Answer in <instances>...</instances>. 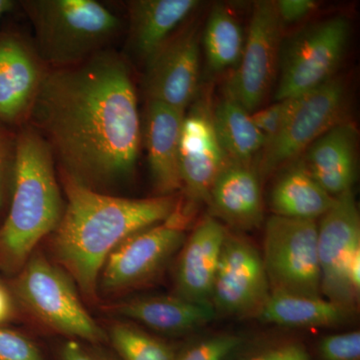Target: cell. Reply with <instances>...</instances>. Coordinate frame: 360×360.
Listing matches in <instances>:
<instances>
[{"instance_id": "cell-13", "label": "cell", "mask_w": 360, "mask_h": 360, "mask_svg": "<svg viewBox=\"0 0 360 360\" xmlns=\"http://www.w3.org/2000/svg\"><path fill=\"white\" fill-rule=\"evenodd\" d=\"M213 108L205 96L189 106L180 135L181 189L191 203L208 202L210 191L222 168L229 162L220 146Z\"/></svg>"}, {"instance_id": "cell-17", "label": "cell", "mask_w": 360, "mask_h": 360, "mask_svg": "<svg viewBox=\"0 0 360 360\" xmlns=\"http://www.w3.org/2000/svg\"><path fill=\"white\" fill-rule=\"evenodd\" d=\"M212 217L238 231H250L264 221L259 175L252 165L229 162L210 191Z\"/></svg>"}, {"instance_id": "cell-4", "label": "cell", "mask_w": 360, "mask_h": 360, "mask_svg": "<svg viewBox=\"0 0 360 360\" xmlns=\"http://www.w3.org/2000/svg\"><path fill=\"white\" fill-rule=\"evenodd\" d=\"M8 286L18 309L45 330L89 345L108 341L84 309L75 281L42 253L33 252Z\"/></svg>"}, {"instance_id": "cell-5", "label": "cell", "mask_w": 360, "mask_h": 360, "mask_svg": "<svg viewBox=\"0 0 360 360\" xmlns=\"http://www.w3.org/2000/svg\"><path fill=\"white\" fill-rule=\"evenodd\" d=\"M32 20L37 54L54 68L77 65L103 51L120 30L115 14L94 0L23 2Z\"/></svg>"}, {"instance_id": "cell-8", "label": "cell", "mask_w": 360, "mask_h": 360, "mask_svg": "<svg viewBox=\"0 0 360 360\" xmlns=\"http://www.w3.org/2000/svg\"><path fill=\"white\" fill-rule=\"evenodd\" d=\"M317 231L316 220L269 217L262 257L270 292L322 296Z\"/></svg>"}, {"instance_id": "cell-27", "label": "cell", "mask_w": 360, "mask_h": 360, "mask_svg": "<svg viewBox=\"0 0 360 360\" xmlns=\"http://www.w3.org/2000/svg\"><path fill=\"white\" fill-rule=\"evenodd\" d=\"M245 338L236 333L205 336L177 352L174 360H229L240 352Z\"/></svg>"}, {"instance_id": "cell-35", "label": "cell", "mask_w": 360, "mask_h": 360, "mask_svg": "<svg viewBox=\"0 0 360 360\" xmlns=\"http://www.w3.org/2000/svg\"><path fill=\"white\" fill-rule=\"evenodd\" d=\"M18 309L8 285L0 281V326H6L18 315Z\"/></svg>"}, {"instance_id": "cell-24", "label": "cell", "mask_w": 360, "mask_h": 360, "mask_svg": "<svg viewBox=\"0 0 360 360\" xmlns=\"http://www.w3.org/2000/svg\"><path fill=\"white\" fill-rule=\"evenodd\" d=\"M212 113L215 132L227 160L251 165L252 158L264 148L266 139L255 127L250 113L227 96Z\"/></svg>"}, {"instance_id": "cell-1", "label": "cell", "mask_w": 360, "mask_h": 360, "mask_svg": "<svg viewBox=\"0 0 360 360\" xmlns=\"http://www.w3.org/2000/svg\"><path fill=\"white\" fill-rule=\"evenodd\" d=\"M28 118L63 175L78 184L103 193L134 174L141 118L129 68L115 52L45 70Z\"/></svg>"}, {"instance_id": "cell-11", "label": "cell", "mask_w": 360, "mask_h": 360, "mask_svg": "<svg viewBox=\"0 0 360 360\" xmlns=\"http://www.w3.org/2000/svg\"><path fill=\"white\" fill-rule=\"evenodd\" d=\"M283 27L276 1L255 2L243 54L225 94L248 112L257 110L274 84Z\"/></svg>"}, {"instance_id": "cell-30", "label": "cell", "mask_w": 360, "mask_h": 360, "mask_svg": "<svg viewBox=\"0 0 360 360\" xmlns=\"http://www.w3.org/2000/svg\"><path fill=\"white\" fill-rule=\"evenodd\" d=\"M0 360H46L39 345L25 333L0 326Z\"/></svg>"}, {"instance_id": "cell-28", "label": "cell", "mask_w": 360, "mask_h": 360, "mask_svg": "<svg viewBox=\"0 0 360 360\" xmlns=\"http://www.w3.org/2000/svg\"><path fill=\"white\" fill-rule=\"evenodd\" d=\"M240 352L229 360H312L307 347L295 340L271 341Z\"/></svg>"}, {"instance_id": "cell-16", "label": "cell", "mask_w": 360, "mask_h": 360, "mask_svg": "<svg viewBox=\"0 0 360 360\" xmlns=\"http://www.w3.org/2000/svg\"><path fill=\"white\" fill-rule=\"evenodd\" d=\"M44 73L41 58L25 40L0 37V122L18 124L30 117Z\"/></svg>"}, {"instance_id": "cell-19", "label": "cell", "mask_w": 360, "mask_h": 360, "mask_svg": "<svg viewBox=\"0 0 360 360\" xmlns=\"http://www.w3.org/2000/svg\"><path fill=\"white\" fill-rule=\"evenodd\" d=\"M356 134L350 123H338L317 139L300 160L333 198L352 189L356 179Z\"/></svg>"}, {"instance_id": "cell-32", "label": "cell", "mask_w": 360, "mask_h": 360, "mask_svg": "<svg viewBox=\"0 0 360 360\" xmlns=\"http://www.w3.org/2000/svg\"><path fill=\"white\" fill-rule=\"evenodd\" d=\"M292 99L276 101L269 108L250 113L251 120L257 129L264 135L267 142L272 141L281 131L291 108Z\"/></svg>"}, {"instance_id": "cell-15", "label": "cell", "mask_w": 360, "mask_h": 360, "mask_svg": "<svg viewBox=\"0 0 360 360\" xmlns=\"http://www.w3.org/2000/svg\"><path fill=\"white\" fill-rule=\"evenodd\" d=\"M227 231L212 215H206L196 225L179 250L175 295L198 304L212 305L213 283Z\"/></svg>"}, {"instance_id": "cell-18", "label": "cell", "mask_w": 360, "mask_h": 360, "mask_svg": "<svg viewBox=\"0 0 360 360\" xmlns=\"http://www.w3.org/2000/svg\"><path fill=\"white\" fill-rule=\"evenodd\" d=\"M186 111L148 101L144 142L151 179L160 196L174 195L182 187L180 175V135Z\"/></svg>"}, {"instance_id": "cell-25", "label": "cell", "mask_w": 360, "mask_h": 360, "mask_svg": "<svg viewBox=\"0 0 360 360\" xmlns=\"http://www.w3.org/2000/svg\"><path fill=\"white\" fill-rule=\"evenodd\" d=\"M245 41L241 26L231 11L224 4L213 7L203 32V47L210 70L220 72L238 66Z\"/></svg>"}, {"instance_id": "cell-22", "label": "cell", "mask_w": 360, "mask_h": 360, "mask_svg": "<svg viewBox=\"0 0 360 360\" xmlns=\"http://www.w3.org/2000/svg\"><path fill=\"white\" fill-rule=\"evenodd\" d=\"M355 314L356 309L330 302L323 296L307 297L270 292L257 317L265 323L284 328H326L348 323Z\"/></svg>"}, {"instance_id": "cell-3", "label": "cell", "mask_w": 360, "mask_h": 360, "mask_svg": "<svg viewBox=\"0 0 360 360\" xmlns=\"http://www.w3.org/2000/svg\"><path fill=\"white\" fill-rule=\"evenodd\" d=\"M54 165L51 148L37 130L26 127L16 134L11 208L0 227V269L6 274H18L63 217Z\"/></svg>"}, {"instance_id": "cell-31", "label": "cell", "mask_w": 360, "mask_h": 360, "mask_svg": "<svg viewBox=\"0 0 360 360\" xmlns=\"http://www.w3.org/2000/svg\"><path fill=\"white\" fill-rule=\"evenodd\" d=\"M16 161V135L0 122V210L13 191Z\"/></svg>"}, {"instance_id": "cell-9", "label": "cell", "mask_w": 360, "mask_h": 360, "mask_svg": "<svg viewBox=\"0 0 360 360\" xmlns=\"http://www.w3.org/2000/svg\"><path fill=\"white\" fill-rule=\"evenodd\" d=\"M179 208L165 222L136 232L116 246L104 262L97 290L117 295L158 276L186 239V219Z\"/></svg>"}, {"instance_id": "cell-10", "label": "cell", "mask_w": 360, "mask_h": 360, "mask_svg": "<svg viewBox=\"0 0 360 360\" xmlns=\"http://www.w3.org/2000/svg\"><path fill=\"white\" fill-rule=\"evenodd\" d=\"M291 108L278 134L260 153L258 175L295 160L317 139L340 122L347 101L343 80L333 77L302 96L291 98Z\"/></svg>"}, {"instance_id": "cell-7", "label": "cell", "mask_w": 360, "mask_h": 360, "mask_svg": "<svg viewBox=\"0 0 360 360\" xmlns=\"http://www.w3.org/2000/svg\"><path fill=\"white\" fill-rule=\"evenodd\" d=\"M321 295L357 309L360 292V217L354 191L336 196L317 224Z\"/></svg>"}, {"instance_id": "cell-29", "label": "cell", "mask_w": 360, "mask_h": 360, "mask_svg": "<svg viewBox=\"0 0 360 360\" xmlns=\"http://www.w3.org/2000/svg\"><path fill=\"white\" fill-rule=\"evenodd\" d=\"M319 360H360V331L322 336L317 342Z\"/></svg>"}, {"instance_id": "cell-26", "label": "cell", "mask_w": 360, "mask_h": 360, "mask_svg": "<svg viewBox=\"0 0 360 360\" xmlns=\"http://www.w3.org/2000/svg\"><path fill=\"white\" fill-rule=\"evenodd\" d=\"M106 333L122 360H174L177 354L174 345L130 323L116 322Z\"/></svg>"}, {"instance_id": "cell-33", "label": "cell", "mask_w": 360, "mask_h": 360, "mask_svg": "<svg viewBox=\"0 0 360 360\" xmlns=\"http://www.w3.org/2000/svg\"><path fill=\"white\" fill-rule=\"evenodd\" d=\"M59 360H113L99 350L96 345L70 340L63 343L59 350Z\"/></svg>"}, {"instance_id": "cell-2", "label": "cell", "mask_w": 360, "mask_h": 360, "mask_svg": "<svg viewBox=\"0 0 360 360\" xmlns=\"http://www.w3.org/2000/svg\"><path fill=\"white\" fill-rule=\"evenodd\" d=\"M68 203L51 233L56 264L71 277L87 302L98 297L106 258L122 240L169 219L179 207L174 195L118 198L98 193L63 175Z\"/></svg>"}, {"instance_id": "cell-12", "label": "cell", "mask_w": 360, "mask_h": 360, "mask_svg": "<svg viewBox=\"0 0 360 360\" xmlns=\"http://www.w3.org/2000/svg\"><path fill=\"white\" fill-rule=\"evenodd\" d=\"M270 295L262 253L245 236L227 231L212 293L217 315L257 317Z\"/></svg>"}, {"instance_id": "cell-23", "label": "cell", "mask_w": 360, "mask_h": 360, "mask_svg": "<svg viewBox=\"0 0 360 360\" xmlns=\"http://www.w3.org/2000/svg\"><path fill=\"white\" fill-rule=\"evenodd\" d=\"M335 200L312 179L300 160L277 180L270 205L277 217L316 220L330 210Z\"/></svg>"}, {"instance_id": "cell-36", "label": "cell", "mask_w": 360, "mask_h": 360, "mask_svg": "<svg viewBox=\"0 0 360 360\" xmlns=\"http://www.w3.org/2000/svg\"><path fill=\"white\" fill-rule=\"evenodd\" d=\"M15 2L11 0H0V20L13 8Z\"/></svg>"}, {"instance_id": "cell-6", "label": "cell", "mask_w": 360, "mask_h": 360, "mask_svg": "<svg viewBox=\"0 0 360 360\" xmlns=\"http://www.w3.org/2000/svg\"><path fill=\"white\" fill-rule=\"evenodd\" d=\"M349 35V20L338 15L314 23L281 44L276 101L302 96L335 77Z\"/></svg>"}, {"instance_id": "cell-14", "label": "cell", "mask_w": 360, "mask_h": 360, "mask_svg": "<svg viewBox=\"0 0 360 360\" xmlns=\"http://www.w3.org/2000/svg\"><path fill=\"white\" fill-rule=\"evenodd\" d=\"M200 70V33L193 26L172 37L146 63L148 101L186 111L198 96Z\"/></svg>"}, {"instance_id": "cell-21", "label": "cell", "mask_w": 360, "mask_h": 360, "mask_svg": "<svg viewBox=\"0 0 360 360\" xmlns=\"http://www.w3.org/2000/svg\"><path fill=\"white\" fill-rule=\"evenodd\" d=\"M200 6L198 0H135L129 2L130 45L142 59L160 51L177 26Z\"/></svg>"}, {"instance_id": "cell-20", "label": "cell", "mask_w": 360, "mask_h": 360, "mask_svg": "<svg viewBox=\"0 0 360 360\" xmlns=\"http://www.w3.org/2000/svg\"><path fill=\"white\" fill-rule=\"evenodd\" d=\"M105 310L163 335L177 336L200 330L217 316L212 305L198 304L176 295L132 298L111 304Z\"/></svg>"}, {"instance_id": "cell-34", "label": "cell", "mask_w": 360, "mask_h": 360, "mask_svg": "<svg viewBox=\"0 0 360 360\" xmlns=\"http://www.w3.org/2000/svg\"><path fill=\"white\" fill-rule=\"evenodd\" d=\"M276 4L283 25L303 20L314 13L319 6L314 0H279Z\"/></svg>"}]
</instances>
